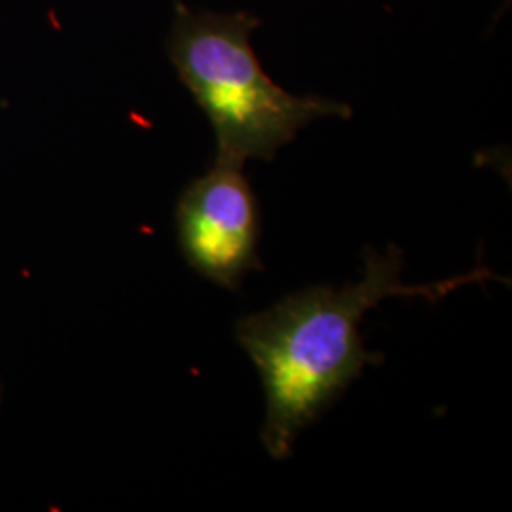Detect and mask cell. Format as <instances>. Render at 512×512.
<instances>
[{
  "mask_svg": "<svg viewBox=\"0 0 512 512\" xmlns=\"http://www.w3.org/2000/svg\"><path fill=\"white\" fill-rule=\"evenodd\" d=\"M363 258L361 281L340 289L317 285L289 294L236 323V340L251 357L266 395L260 439L277 461L293 454L298 435L361 378L366 366L384 363L382 353L363 346L359 327L366 311L391 296L439 302L463 285L495 279L490 268L478 264L469 274L429 285H404L399 247L391 245L385 255L365 247Z\"/></svg>",
  "mask_w": 512,
  "mask_h": 512,
  "instance_id": "cell-1",
  "label": "cell"
},
{
  "mask_svg": "<svg viewBox=\"0 0 512 512\" xmlns=\"http://www.w3.org/2000/svg\"><path fill=\"white\" fill-rule=\"evenodd\" d=\"M177 232L186 262L226 291L264 270L258 258L260 215L243 167L213 164L184 188L177 203Z\"/></svg>",
  "mask_w": 512,
  "mask_h": 512,
  "instance_id": "cell-3",
  "label": "cell"
},
{
  "mask_svg": "<svg viewBox=\"0 0 512 512\" xmlns=\"http://www.w3.org/2000/svg\"><path fill=\"white\" fill-rule=\"evenodd\" d=\"M175 2H179V0H175Z\"/></svg>",
  "mask_w": 512,
  "mask_h": 512,
  "instance_id": "cell-4",
  "label": "cell"
},
{
  "mask_svg": "<svg viewBox=\"0 0 512 512\" xmlns=\"http://www.w3.org/2000/svg\"><path fill=\"white\" fill-rule=\"evenodd\" d=\"M258 25L260 19L245 12H194L175 2L167 50L181 82L215 129L217 164L270 162L311 122L353 116L346 103L293 95L277 86L249 40Z\"/></svg>",
  "mask_w": 512,
  "mask_h": 512,
  "instance_id": "cell-2",
  "label": "cell"
}]
</instances>
